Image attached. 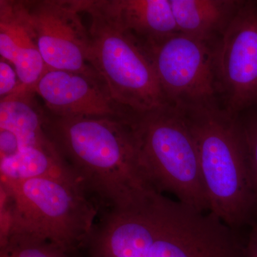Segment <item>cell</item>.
<instances>
[{
  "label": "cell",
  "instance_id": "obj_13",
  "mask_svg": "<svg viewBox=\"0 0 257 257\" xmlns=\"http://www.w3.org/2000/svg\"><path fill=\"white\" fill-rule=\"evenodd\" d=\"M37 96L33 89L21 84L16 92L0 101V132L14 139L19 151L51 143L44 128L46 109L40 105Z\"/></svg>",
  "mask_w": 257,
  "mask_h": 257
},
{
  "label": "cell",
  "instance_id": "obj_14",
  "mask_svg": "<svg viewBox=\"0 0 257 257\" xmlns=\"http://www.w3.org/2000/svg\"><path fill=\"white\" fill-rule=\"evenodd\" d=\"M179 32L216 42L237 13L242 0H170Z\"/></svg>",
  "mask_w": 257,
  "mask_h": 257
},
{
  "label": "cell",
  "instance_id": "obj_18",
  "mask_svg": "<svg viewBox=\"0 0 257 257\" xmlns=\"http://www.w3.org/2000/svg\"><path fill=\"white\" fill-rule=\"evenodd\" d=\"M0 60V99H3L16 92L22 84L13 64L3 57Z\"/></svg>",
  "mask_w": 257,
  "mask_h": 257
},
{
  "label": "cell",
  "instance_id": "obj_5",
  "mask_svg": "<svg viewBox=\"0 0 257 257\" xmlns=\"http://www.w3.org/2000/svg\"><path fill=\"white\" fill-rule=\"evenodd\" d=\"M132 125L142 167L152 187L162 194H173L195 210L209 212L197 145L183 113L167 104L135 113Z\"/></svg>",
  "mask_w": 257,
  "mask_h": 257
},
{
  "label": "cell",
  "instance_id": "obj_4",
  "mask_svg": "<svg viewBox=\"0 0 257 257\" xmlns=\"http://www.w3.org/2000/svg\"><path fill=\"white\" fill-rule=\"evenodd\" d=\"M131 224L145 257H246L239 231L155 190L139 201Z\"/></svg>",
  "mask_w": 257,
  "mask_h": 257
},
{
  "label": "cell",
  "instance_id": "obj_7",
  "mask_svg": "<svg viewBox=\"0 0 257 257\" xmlns=\"http://www.w3.org/2000/svg\"><path fill=\"white\" fill-rule=\"evenodd\" d=\"M217 42L179 32L144 43L169 105L179 109L220 105L216 72Z\"/></svg>",
  "mask_w": 257,
  "mask_h": 257
},
{
  "label": "cell",
  "instance_id": "obj_10",
  "mask_svg": "<svg viewBox=\"0 0 257 257\" xmlns=\"http://www.w3.org/2000/svg\"><path fill=\"white\" fill-rule=\"evenodd\" d=\"M34 91L47 112L60 117H126L135 113L114 100L101 76L47 68Z\"/></svg>",
  "mask_w": 257,
  "mask_h": 257
},
{
  "label": "cell",
  "instance_id": "obj_1",
  "mask_svg": "<svg viewBox=\"0 0 257 257\" xmlns=\"http://www.w3.org/2000/svg\"><path fill=\"white\" fill-rule=\"evenodd\" d=\"M133 115L60 117L47 111V138L99 210L124 207L153 188L142 167Z\"/></svg>",
  "mask_w": 257,
  "mask_h": 257
},
{
  "label": "cell",
  "instance_id": "obj_6",
  "mask_svg": "<svg viewBox=\"0 0 257 257\" xmlns=\"http://www.w3.org/2000/svg\"><path fill=\"white\" fill-rule=\"evenodd\" d=\"M90 18V62L115 101L135 113L167 105L148 50L104 8L101 0H82Z\"/></svg>",
  "mask_w": 257,
  "mask_h": 257
},
{
  "label": "cell",
  "instance_id": "obj_19",
  "mask_svg": "<svg viewBox=\"0 0 257 257\" xmlns=\"http://www.w3.org/2000/svg\"><path fill=\"white\" fill-rule=\"evenodd\" d=\"M246 257H257V221L250 225L245 235Z\"/></svg>",
  "mask_w": 257,
  "mask_h": 257
},
{
  "label": "cell",
  "instance_id": "obj_9",
  "mask_svg": "<svg viewBox=\"0 0 257 257\" xmlns=\"http://www.w3.org/2000/svg\"><path fill=\"white\" fill-rule=\"evenodd\" d=\"M37 45L47 67L100 76L90 62V37L82 0L26 1Z\"/></svg>",
  "mask_w": 257,
  "mask_h": 257
},
{
  "label": "cell",
  "instance_id": "obj_16",
  "mask_svg": "<svg viewBox=\"0 0 257 257\" xmlns=\"http://www.w3.org/2000/svg\"><path fill=\"white\" fill-rule=\"evenodd\" d=\"M0 257H67V254L45 240L14 233L0 247Z\"/></svg>",
  "mask_w": 257,
  "mask_h": 257
},
{
  "label": "cell",
  "instance_id": "obj_3",
  "mask_svg": "<svg viewBox=\"0 0 257 257\" xmlns=\"http://www.w3.org/2000/svg\"><path fill=\"white\" fill-rule=\"evenodd\" d=\"M0 185L11 209L10 236L14 233L32 235L49 241L67 254L84 247L99 209L75 179L1 178Z\"/></svg>",
  "mask_w": 257,
  "mask_h": 257
},
{
  "label": "cell",
  "instance_id": "obj_8",
  "mask_svg": "<svg viewBox=\"0 0 257 257\" xmlns=\"http://www.w3.org/2000/svg\"><path fill=\"white\" fill-rule=\"evenodd\" d=\"M221 107L238 115L257 106V1L242 0L216 46Z\"/></svg>",
  "mask_w": 257,
  "mask_h": 257
},
{
  "label": "cell",
  "instance_id": "obj_15",
  "mask_svg": "<svg viewBox=\"0 0 257 257\" xmlns=\"http://www.w3.org/2000/svg\"><path fill=\"white\" fill-rule=\"evenodd\" d=\"M0 174L2 179L15 181L38 177H72L76 179L52 143L43 146L22 149L13 156L2 158Z\"/></svg>",
  "mask_w": 257,
  "mask_h": 257
},
{
  "label": "cell",
  "instance_id": "obj_2",
  "mask_svg": "<svg viewBox=\"0 0 257 257\" xmlns=\"http://www.w3.org/2000/svg\"><path fill=\"white\" fill-rule=\"evenodd\" d=\"M179 110L197 145L209 212L236 231L248 229L254 202L239 114L219 104Z\"/></svg>",
  "mask_w": 257,
  "mask_h": 257
},
{
  "label": "cell",
  "instance_id": "obj_12",
  "mask_svg": "<svg viewBox=\"0 0 257 257\" xmlns=\"http://www.w3.org/2000/svg\"><path fill=\"white\" fill-rule=\"evenodd\" d=\"M104 8L143 43L179 33L170 0H101Z\"/></svg>",
  "mask_w": 257,
  "mask_h": 257
},
{
  "label": "cell",
  "instance_id": "obj_17",
  "mask_svg": "<svg viewBox=\"0 0 257 257\" xmlns=\"http://www.w3.org/2000/svg\"><path fill=\"white\" fill-rule=\"evenodd\" d=\"M239 118L252 184L254 221H257V106L241 113Z\"/></svg>",
  "mask_w": 257,
  "mask_h": 257
},
{
  "label": "cell",
  "instance_id": "obj_11",
  "mask_svg": "<svg viewBox=\"0 0 257 257\" xmlns=\"http://www.w3.org/2000/svg\"><path fill=\"white\" fill-rule=\"evenodd\" d=\"M0 55L13 64L22 85L34 90L47 67L37 45L26 1H0Z\"/></svg>",
  "mask_w": 257,
  "mask_h": 257
}]
</instances>
